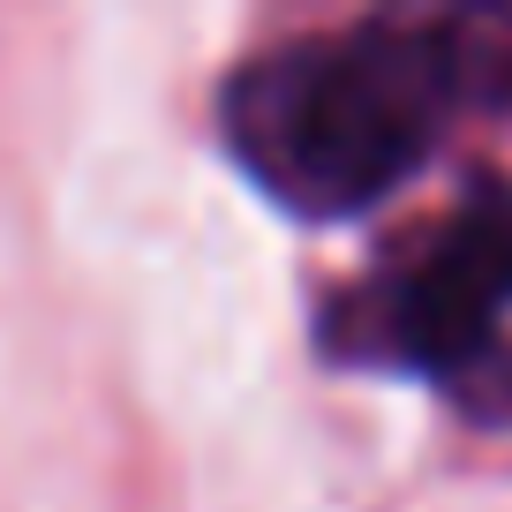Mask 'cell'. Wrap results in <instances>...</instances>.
<instances>
[{
    "mask_svg": "<svg viewBox=\"0 0 512 512\" xmlns=\"http://www.w3.org/2000/svg\"><path fill=\"white\" fill-rule=\"evenodd\" d=\"M512 113V8H369L264 46L219 83L234 166L294 219H362L415 181L460 121Z\"/></svg>",
    "mask_w": 512,
    "mask_h": 512,
    "instance_id": "1",
    "label": "cell"
},
{
    "mask_svg": "<svg viewBox=\"0 0 512 512\" xmlns=\"http://www.w3.org/2000/svg\"><path fill=\"white\" fill-rule=\"evenodd\" d=\"M339 369H392L445 392L467 422H512V181L475 174L452 211L400 234L317 309Z\"/></svg>",
    "mask_w": 512,
    "mask_h": 512,
    "instance_id": "2",
    "label": "cell"
}]
</instances>
